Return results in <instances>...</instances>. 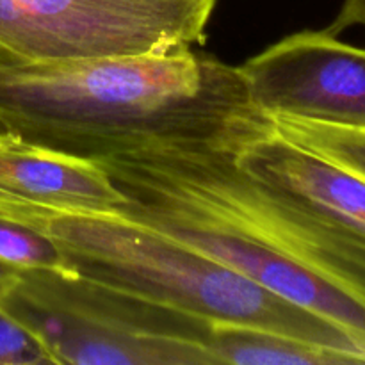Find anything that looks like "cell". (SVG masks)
Instances as JSON below:
<instances>
[{
	"mask_svg": "<svg viewBox=\"0 0 365 365\" xmlns=\"http://www.w3.org/2000/svg\"><path fill=\"white\" fill-rule=\"evenodd\" d=\"M235 146L116 153L96 163L125 216L316 314L365 356V235L253 177Z\"/></svg>",
	"mask_w": 365,
	"mask_h": 365,
	"instance_id": "6da1fadb",
	"label": "cell"
},
{
	"mask_svg": "<svg viewBox=\"0 0 365 365\" xmlns=\"http://www.w3.org/2000/svg\"><path fill=\"white\" fill-rule=\"evenodd\" d=\"M0 128L84 159L271 134L237 66L192 48L0 68Z\"/></svg>",
	"mask_w": 365,
	"mask_h": 365,
	"instance_id": "7a4b0ae2",
	"label": "cell"
},
{
	"mask_svg": "<svg viewBox=\"0 0 365 365\" xmlns=\"http://www.w3.org/2000/svg\"><path fill=\"white\" fill-rule=\"evenodd\" d=\"M9 221L52 239L66 269L91 284L209 323L277 331L365 364L362 351L328 321L125 214L27 210Z\"/></svg>",
	"mask_w": 365,
	"mask_h": 365,
	"instance_id": "3957f363",
	"label": "cell"
},
{
	"mask_svg": "<svg viewBox=\"0 0 365 365\" xmlns=\"http://www.w3.org/2000/svg\"><path fill=\"white\" fill-rule=\"evenodd\" d=\"M56 364L216 365L209 321L56 271H24L0 302Z\"/></svg>",
	"mask_w": 365,
	"mask_h": 365,
	"instance_id": "277c9868",
	"label": "cell"
},
{
	"mask_svg": "<svg viewBox=\"0 0 365 365\" xmlns=\"http://www.w3.org/2000/svg\"><path fill=\"white\" fill-rule=\"evenodd\" d=\"M216 0H0V68L203 43Z\"/></svg>",
	"mask_w": 365,
	"mask_h": 365,
	"instance_id": "5b68a950",
	"label": "cell"
},
{
	"mask_svg": "<svg viewBox=\"0 0 365 365\" xmlns=\"http://www.w3.org/2000/svg\"><path fill=\"white\" fill-rule=\"evenodd\" d=\"M237 70L253 106L269 118L365 128V48L339 36H285Z\"/></svg>",
	"mask_w": 365,
	"mask_h": 365,
	"instance_id": "8992f818",
	"label": "cell"
},
{
	"mask_svg": "<svg viewBox=\"0 0 365 365\" xmlns=\"http://www.w3.org/2000/svg\"><path fill=\"white\" fill-rule=\"evenodd\" d=\"M128 202L96 160L0 128V217L27 210L123 214Z\"/></svg>",
	"mask_w": 365,
	"mask_h": 365,
	"instance_id": "52a82bcc",
	"label": "cell"
},
{
	"mask_svg": "<svg viewBox=\"0 0 365 365\" xmlns=\"http://www.w3.org/2000/svg\"><path fill=\"white\" fill-rule=\"evenodd\" d=\"M237 163L253 177L277 185L365 235V180L277 132L246 143Z\"/></svg>",
	"mask_w": 365,
	"mask_h": 365,
	"instance_id": "ba28073f",
	"label": "cell"
},
{
	"mask_svg": "<svg viewBox=\"0 0 365 365\" xmlns=\"http://www.w3.org/2000/svg\"><path fill=\"white\" fill-rule=\"evenodd\" d=\"M210 353L217 364L328 365L351 364L341 353L289 335L246 324H210Z\"/></svg>",
	"mask_w": 365,
	"mask_h": 365,
	"instance_id": "9c48e42d",
	"label": "cell"
},
{
	"mask_svg": "<svg viewBox=\"0 0 365 365\" xmlns=\"http://www.w3.org/2000/svg\"><path fill=\"white\" fill-rule=\"evenodd\" d=\"M273 128L292 145L316 153L365 180V128L273 116Z\"/></svg>",
	"mask_w": 365,
	"mask_h": 365,
	"instance_id": "30bf717a",
	"label": "cell"
},
{
	"mask_svg": "<svg viewBox=\"0 0 365 365\" xmlns=\"http://www.w3.org/2000/svg\"><path fill=\"white\" fill-rule=\"evenodd\" d=\"M0 262L20 271L70 273L52 239L25 225L0 217Z\"/></svg>",
	"mask_w": 365,
	"mask_h": 365,
	"instance_id": "8fae6325",
	"label": "cell"
},
{
	"mask_svg": "<svg viewBox=\"0 0 365 365\" xmlns=\"http://www.w3.org/2000/svg\"><path fill=\"white\" fill-rule=\"evenodd\" d=\"M56 364L41 341L0 307V365Z\"/></svg>",
	"mask_w": 365,
	"mask_h": 365,
	"instance_id": "7c38bea8",
	"label": "cell"
},
{
	"mask_svg": "<svg viewBox=\"0 0 365 365\" xmlns=\"http://www.w3.org/2000/svg\"><path fill=\"white\" fill-rule=\"evenodd\" d=\"M349 29H364L365 31V0H344L337 16L324 31L339 36Z\"/></svg>",
	"mask_w": 365,
	"mask_h": 365,
	"instance_id": "4fadbf2b",
	"label": "cell"
},
{
	"mask_svg": "<svg viewBox=\"0 0 365 365\" xmlns=\"http://www.w3.org/2000/svg\"><path fill=\"white\" fill-rule=\"evenodd\" d=\"M18 282H20V271L0 262V302L16 287Z\"/></svg>",
	"mask_w": 365,
	"mask_h": 365,
	"instance_id": "5bb4252c",
	"label": "cell"
}]
</instances>
